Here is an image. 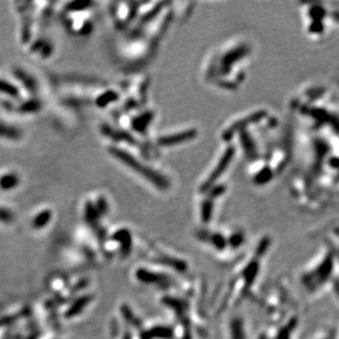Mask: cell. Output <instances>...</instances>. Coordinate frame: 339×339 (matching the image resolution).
Masks as SVG:
<instances>
[{
    "instance_id": "5b68a950",
    "label": "cell",
    "mask_w": 339,
    "mask_h": 339,
    "mask_svg": "<svg viewBox=\"0 0 339 339\" xmlns=\"http://www.w3.org/2000/svg\"><path fill=\"white\" fill-rule=\"evenodd\" d=\"M196 135V131L195 130H187V131L181 132L178 134L172 135V136H169V137H164V138H160V145L162 146H171V145H176L181 142L184 141H189L191 139H193Z\"/></svg>"
},
{
    "instance_id": "52a82bcc",
    "label": "cell",
    "mask_w": 339,
    "mask_h": 339,
    "mask_svg": "<svg viewBox=\"0 0 339 339\" xmlns=\"http://www.w3.org/2000/svg\"></svg>"
},
{
    "instance_id": "277c9868",
    "label": "cell",
    "mask_w": 339,
    "mask_h": 339,
    "mask_svg": "<svg viewBox=\"0 0 339 339\" xmlns=\"http://www.w3.org/2000/svg\"><path fill=\"white\" fill-rule=\"evenodd\" d=\"M267 115L266 112H257V113H253L250 116L245 117L244 119L240 120L239 122H235L233 123L224 134V137L226 140H229L235 133H236L241 129H243L247 125H250L252 123L258 122L259 120L263 119L264 117Z\"/></svg>"
},
{
    "instance_id": "3957f363",
    "label": "cell",
    "mask_w": 339,
    "mask_h": 339,
    "mask_svg": "<svg viewBox=\"0 0 339 339\" xmlns=\"http://www.w3.org/2000/svg\"><path fill=\"white\" fill-rule=\"evenodd\" d=\"M235 155V148L230 147L226 150V153L224 154V156L222 157V159L220 160V162L218 163L216 168L213 170L212 173L208 176V178L206 180V182L203 184L201 190L202 191H207L209 188H211L215 182H216L218 178H220L223 174V172L226 170V168L228 167V165L230 164L231 160L233 156Z\"/></svg>"
},
{
    "instance_id": "6da1fadb",
    "label": "cell",
    "mask_w": 339,
    "mask_h": 339,
    "mask_svg": "<svg viewBox=\"0 0 339 339\" xmlns=\"http://www.w3.org/2000/svg\"><path fill=\"white\" fill-rule=\"evenodd\" d=\"M338 258L336 249L324 248L301 273L300 281L302 287L311 295L322 291L335 278Z\"/></svg>"
},
{
    "instance_id": "7a4b0ae2",
    "label": "cell",
    "mask_w": 339,
    "mask_h": 339,
    "mask_svg": "<svg viewBox=\"0 0 339 339\" xmlns=\"http://www.w3.org/2000/svg\"><path fill=\"white\" fill-rule=\"evenodd\" d=\"M113 154H114L119 160H122V162L126 164L129 168L139 172V174H141L144 178L149 180L156 187L161 189H167L169 187V181L167 179L162 176L159 172H157L156 170L141 164V162L135 160V158H133L131 155L116 148L113 149Z\"/></svg>"
},
{
    "instance_id": "8992f818",
    "label": "cell",
    "mask_w": 339,
    "mask_h": 339,
    "mask_svg": "<svg viewBox=\"0 0 339 339\" xmlns=\"http://www.w3.org/2000/svg\"><path fill=\"white\" fill-rule=\"evenodd\" d=\"M315 339H339V334L337 335L336 333L333 332H329L326 334H322L319 337H317Z\"/></svg>"
}]
</instances>
